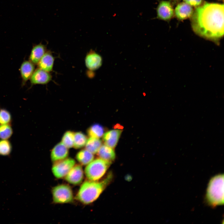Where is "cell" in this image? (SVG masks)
I'll return each instance as SVG.
<instances>
[{"label":"cell","mask_w":224,"mask_h":224,"mask_svg":"<svg viewBox=\"0 0 224 224\" xmlns=\"http://www.w3.org/2000/svg\"><path fill=\"white\" fill-rule=\"evenodd\" d=\"M111 164L100 158L93 160L85 168L86 177L88 180L97 181L104 176Z\"/></svg>","instance_id":"4"},{"label":"cell","mask_w":224,"mask_h":224,"mask_svg":"<svg viewBox=\"0 0 224 224\" xmlns=\"http://www.w3.org/2000/svg\"><path fill=\"white\" fill-rule=\"evenodd\" d=\"M97 153L100 158L111 163L115 157V153L113 148L105 145H101Z\"/></svg>","instance_id":"14"},{"label":"cell","mask_w":224,"mask_h":224,"mask_svg":"<svg viewBox=\"0 0 224 224\" xmlns=\"http://www.w3.org/2000/svg\"><path fill=\"white\" fill-rule=\"evenodd\" d=\"M52 194L53 201L55 203H69L74 200L72 189L67 184H61L54 186L52 189Z\"/></svg>","instance_id":"5"},{"label":"cell","mask_w":224,"mask_h":224,"mask_svg":"<svg viewBox=\"0 0 224 224\" xmlns=\"http://www.w3.org/2000/svg\"><path fill=\"white\" fill-rule=\"evenodd\" d=\"M34 64L30 61H25L21 64L20 71L23 81L26 82L30 78L34 71Z\"/></svg>","instance_id":"17"},{"label":"cell","mask_w":224,"mask_h":224,"mask_svg":"<svg viewBox=\"0 0 224 224\" xmlns=\"http://www.w3.org/2000/svg\"><path fill=\"white\" fill-rule=\"evenodd\" d=\"M12 146L10 142L8 139L0 140V155H9L12 151Z\"/></svg>","instance_id":"22"},{"label":"cell","mask_w":224,"mask_h":224,"mask_svg":"<svg viewBox=\"0 0 224 224\" xmlns=\"http://www.w3.org/2000/svg\"><path fill=\"white\" fill-rule=\"evenodd\" d=\"M54 58L49 53H46L39 62V68L47 72L51 71L53 68Z\"/></svg>","instance_id":"16"},{"label":"cell","mask_w":224,"mask_h":224,"mask_svg":"<svg viewBox=\"0 0 224 224\" xmlns=\"http://www.w3.org/2000/svg\"><path fill=\"white\" fill-rule=\"evenodd\" d=\"M101 141L99 138L90 137L85 144V149L93 154L97 153L102 145Z\"/></svg>","instance_id":"19"},{"label":"cell","mask_w":224,"mask_h":224,"mask_svg":"<svg viewBox=\"0 0 224 224\" xmlns=\"http://www.w3.org/2000/svg\"><path fill=\"white\" fill-rule=\"evenodd\" d=\"M193 10L191 6L184 2L179 3L176 7L175 14L177 18L180 20H183L190 17Z\"/></svg>","instance_id":"13"},{"label":"cell","mask_w":224,"mask_h":224,"mask_svg":"<svg viewBox=\"0 0 224 224\" xmlns=\"http://www.w3.org/2000/svg\"><path fill=\"white\" fill-rule=\"evenodd\" d=\"M122 131L119 129H113L105 133L103 136L105 145L114 148L117 144Z\"/></svg>","instance_id":"12"},{"label":"cell","mask_w":224,"mask_h":224,"mask_svg":"<svg viewBox=\"0 0 224 224\" xmlns=\"http://www.w3.org/2000/svg\"><path fill=\"white\" fill-rule=\"evenodd\" d=\"M12 119V115L7 110L0 108V124H11Z\"/></svg>","instance_id":"25"},{"label":"cell","mask_w":224,"mask_h":224,"mask_svg":"<svg viewBox=\"0 0 224 224\" xmlns=\"http://www.w3.org/2000/svg\"><path fill=\"white\" fill-rule=\"evenodd\" d=\"M74 133L72 131H68L62 137L61 142L68 148L73 147Z\"/></svg>","instance_id":"24"},{"label":"cell","mask_w":224,"mask_h":224,"mask_svg":"<svg viewBox=\"0 0 224 224\" xmlns=\"http://www.w3.org/2000/svg\"><path fill=\"white\" fill-rule=\"evenodd\" d=\"M104 132L103 127L98 124L91 125L88 128L87 131V134L89 137L99 138L103 136Z\"/></svg>","instance_id":"20"},{"label":"cell","mask_w":224,"mask_h":224,"mask_svg":"<svg viewBox=\"0 0 224 224\" xmlns=\"http://www.w3.org/2000/svg\"><path fill=\"white\" fill-rule=\"evenodd\" d=\"M87 140V136L82 132H78L74 133L73 147L75 149L82 147L85 145Z\"/></svg>","instance_id":"21"},{"label":"cell","mask_w":224,"mask_h":224,"mask_svg":"<svg viewBox=\"0 0 224 224\" xmlns=\"http://www.w3.org/2000/svg\"><path fill=\"white\" fill-rule=\"evenodd\" d=\"M76 158L80 164L86 166L93 160L94 156L93 154L86 149H83L77 153Z\"/></svg>","instance_id":"18"},{"label":"cell","mask_w":224,"mask_h":224,"mask_svg":"<svg viewBox=\"0 0 224 224\" xmlns=\"http://www.w3.org/2000/svg\"><path fill=\"white\" fill-rule=\"evenodd\" d=\"M68 149L62 142L55 145L52 149L50 155L53 163L67 158L69 154Z\"/></svg>","instance_id":"10"},{"label":"cell","mask_w":224,"mask_h":224,"mask_svg":"<svg viewBox=\"0 0 224 224\" xmlns=\"http://www.w3.org/2000/svg\"><path fill=\"white\" fill-rule=\"evenodd\" d=\"M52 76L48 72L39 68L34 71L30 78V81L33 84H44L49 82Z\"/></svg>","instance_id":"9"},{"label":"cell","mask_w":224,"mask_h":224,"mask_svg":"<svg viewBox=\"0 0 224 224\" xmlns=\"http://www.w3.org/2000/svg\"><path fill=\"white\" fill-rule=\"evenodd\" d=\"M206 199L212 207L224 203V175L220 174L210 180L207 189Z\"/></svg>","instance_id":"3"},{"label":"cell","mask_w":224,"mask_h":224,"mask_svg":"<svg viewBox=\"0 0 224 224\" xmlns=\"http://www.w3.org/2000/svg\"><path fill=\"white\" fill-rule=\"evenodd\" d=\"M75 163L74 160L71 158H66L54 162L52 167V173L57 178L64 177Z\"/></svg>","instance_id":"6"},{"label":"cell","mask_w":224,"mask_h":224,"mask_svg":"<svg viewBox=\"0 0 224 224\" xmlns=\"http://www.w3.org/2000/svg\"><path fill=\"white\" fill-rule=\"evenodd\" d=\"M83 177L84 173L82 166L80 165H75L64 178L68 183L77 185L82 182Z\"/></svg>","instance_id":"8"},{"label":"cell","mask_w":224,"mask_h":224,"mask_svg":"<svg viewBox=\"0 0 224 224\" xmlns=\"http://www.w3.org/2000/svg\"><path fill=\"white\" fill-rule=\"evenodd\" d=\"M223 4L205 2L196 7L190 16L193 30L197 35L216 42L224 35Z\"/></svg>","instance_id":"1"},{"label":"cell","mask_w":224,"mask_h":224,"mask_svg":"<svg viewBox=\"0 0 224 224\" xmlns=\"http://www.w3.org/2000/svg\"><path fill=\"white\" fill-rule=\"evenodd\" d=\"M13 133L11 124H0V139H8L12 136Z\"/></svg>","instance_id":"23"},{"label":"cell","mask_w":224,"mask_h":224,"mask_svg":"<svg viewBox=\"0 0 224 224\" xmlns=\"http://www.w3.org/2000/svg\"><path fill=\"white\" fill-rule=\"evenodd\" d=\"M45 52V48L44 45L40 44L35 45L30 54V61L34 64H37Z\"/></svg>","instance_id":"15"},{"label":"cell","mask_w":224,"mask_h":224,"mask_svg":"<svg viewBox=\"0 0 224 224\" xmlns=\"http://www.w3.org/2000/svg\"><path fill=\"white\" fill-rule=\"evenodd\" d=\"M109 174L101 181H85L81 185L75 199L85 204H90L96 200L111 181Z\"/></svg>","instance_id":"2"},{"label":"cell","mask_w":224,"mask_h":224,"mask_svg":"<svg viewBox=\"0 0 224 224\" xmlns=\"http://www.w3.org/2000/svg\"><path fill=\"white\" fill-rule=\"evenodd\" d=\"M156 10L157 18L164 21L170 20L174 14L173 8L170 3L167 1H160Z\"/></svg>","instance_id":"7"},{"label":"cell","mask_w":224,"mask_h":224,"mask_svg":"<svg viewBox=\"0 0 224 224\" xmlns=\"http://www.w3.org/2000/svg\"><path fill=\"white\" fill-rule=\"evenodd\" d=\"M86 67L89 70L94 71L98 69L101 65V56L94 51H91L87 54L85 58Z\"/></svg>","instance_id":"11"},{"label":"cell","mask_w":224,"mask_h":224,"mask_svg":"<svg viewBox=\"0 0 224 224\" xmlns=\"http://www.w3.org/2000/svg\"><path fill=\"white\" fill-rule=\"evenodd\" d=\"M183 1L191 6L196 7L201 5L203 0H183Z\"/></svg>","instance_id":"26"}]
</instances>
